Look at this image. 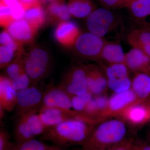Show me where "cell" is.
<instances>
[{
    "mask_svg": "<svg viewBox=\"0 0 150 150\" xmlns=\"http://www.w3.org/2000/svg\"><path fill=\"white\" fill-rule=\"evenodd\" d=\"M41 121L47 129L65 121L74 119H81L94 123L83 114L73 109L58 108H41L38 112Z\"/></svg>",
    "mask_w": 150,
    "mask_h": 150,
    "instance_id": "9",
    "label": "cell"
},
{
    "mask_svg": "<svg viewBox=\"0 0 150 150\" xmlns=\"http://www.w3.org/2000/svg\"><path fill=\"white\" fill-rule=\"evenodd\" d=\"M140 101L132 88L115 93L109 98L107 106L97 120V124L112 118L118 117L128 108Z\"/></svg>",
    "mask_w": 150,
    "mask_h": 150,
    "instance_id": "5",
    "label": "cell"
},
{
    "mask_svg": "<svg viewBox=\"0 0 150 150\" xmlns=\"http://www.w3.org/2000/svg\"><path fill=\"white\" fill-rule=\"evenodd\" d=\"M131 150H135V149H133V148H132V149H131Z\"/></svg>",
    "mask_w": 150,
    "mask_h": 150,
    "instance_id": "43",
    "label": "cell"
},
{
    "mask_svg": "<svg viewBox=\"0 0 150 150\" xmlns=\"http://www.w3.org/2000/svg\"><path fill=\"white\" fill-rule=\"evenodd\" d=\"M85 68L88 91L93 96L105 94L108 88L105 72L97 65H88Z\"/></svg>",
    "mask_w": 150,
    "mask_h": 150,
    "instance_id": "13",
    "label": "cell"
},
{
    "mask_svg": "<svg viewBox=\"0 0 150 150\" xmlns=\"http://www.w3.org/2000/svg\"><path fill=\"white\" fill-rule=\"evenodd\" d=\"M108 88L114 93L126 91L131 88L132 81L128 73V68L123 64L110 65L105 71Z\"/></svg>",
    "mask_w": 150,
    "mask_h": 150,
    "instance_id": "10",
    "label": "cell"
},
{
    "mask_svg": "<svg viewBox=\"0 0 150 150\" xmlns=\"http://www.w3.org/2000/svg\"><path fill=\"white\" fill-rule=\"evenodd\" d=\"M126 64L128 69L136 73L150 76V58L144 51L133 48L126 54Z\"/></svg>",
    "mask_w": 150,
    "mask_h": 150,
    "instance_id": "16",
    "label": "cell"
},
{
    "mask_svg": "<svg viewBox=\"0 0 150 150\" xmlns=\"http://www.w3.org/2000/svg\"><path fill=\"white\" fill-rule=\"evenodd\" d=\"M86 23L89 32L107 42H116L126 34V25L122 19L106 8L94 11L88 17Z\"/></svg>",
    "mask_w": 150,
    "mask_h": 150,
    "instance_id": "3",
    "label": "cell"
},
{
    "mask_svg": "<svg viewBox=\"0 0 150 150\" xmlns=\"http://www.w3.org/2000/svg\"><path fill=\"white\" fill-rule=\"evenodd\" d=\"M0 43L1 46H7L12 48L15 51H18V55H21L22 50L21 46L8 32L7 30H4L1 32L0 34Z\"/></svg>",
    "mask_w": 150,
    "mask_h": 150,
    "instance_id": "31",
    "label": "cell"
},
{
    "mask_svg": "<svg viewBox=\"0 0 150 150\" xmlns=\"http://www.w3.org/2000/svg\"><path fill=\"white\" fill-rule=\"evenodd\" d=\"M68 6L71 16L78 18L88 17L96 10L88 0H70Z\"/></svg>",
    "mask_w": 150,
    "mask_h": 150,
    "instance_id": "25",
    "label": "cell"
},
{
    "mask_svg": "<svg viewBox=\"0 0 150 150\" xmlns=\"http://www.w3.org/2000/svg\"><path fill=\"white\" fill-rule=\"evenodd\" d=\"M14 88L18 91L27 88L31 86V81L25 71L22 73L12 79L11 80Z\"/></svg>",
    "mask_w": 150,
    "mask_h": 150,
    "instance_id": "32",
    "label": "cell"
},
{
    "mask_svg": "<svg viewBox=\"0 0 150 150\" xmlns=\"http://www.w3.org/2000/svg\"><path fill=\"white\" fill-rule=\"evenodd\" d=\"M24 60L25 70L31 81V86H35L47 74L49 67L48 53L40 48H35Z\"/></svg>",
    "mask_w": 150,
    "mask_h": 150,
    "instance_id": "4",
    "label": "cell"
},
{
    "mask_svg": "<svg viewBox=\"0 0 150 150\" xmlns=\"http://www.w3.org/2000/svg\"><path fill=\"white\" fill-rule=\"evenodd\" d=\"M59 86L71 96L88 91L85 66H75L70 69L65 74Z\"/></svg>",
    "mask_w": 150,
    "mask_h": 150,
    "instance_id": "8",
    "label": "cell"
},
{
    "mask_svg": "<svg viewBox=\"0 0 150 150\" xmlns=\"http://www.w3.org/2000/svg\"><path fill=\"white\" fill-rule=\"evenodd\" d=\"M134 129H139L150 122V104L139 101L118 116Z\"/></svg>",
    "mask_w": 150,
    "mask_h": 150,
    "instance_id": "11",
    "label": "cell"
},
{
    "mask_svg": "<svg viewBox=\"0 0 150 150\" xmlns=\"http://www.w3.org/2000/svg\"><path fill=\"white\" fill-rule=\"evenodd\" d=\"M17 93L11 80L7 76H0V107L6 111L11 112L16 108L17 102Z\"/></svg>",
    "mask_w": 150,
    "mask_h": 150,
    "instance_id": "17",
    "label": "cell"
},
{
    "mask_svg": "<svg viewBox=\"0 0 150 150\" xmlns=\"http://www.w3.org/2000/svg\"><path fill=\"white\" fill-rule=\"evenodd\" d=\"M107 41L90 32L81 33L75 44L76 51L83 58L101 60L103 49Z\"/></svg>",
    "mask_w": 150,
    "mask_h": 150,
    "instance_id": "6",
    "label": "cell"
},
{
    "mask_svg": "<svg viewBox=\"0 0 150 150\" xmlns=\"http://www.w3.org/2000/svg\"><path fill=\"white\" fill-rule=\"evenodd\" d=\"M47 13L50 21L55 23L68 21L71 16L68 6L62 2L51 3L47 8Z\"/></svg>",
    "mask_w": 150,
    "mask_h": 150,
    "instance_id": "23",
    "label": "cell"
},
{
    "mask_svg": "<svg viewBox=\"0 0 150 150\" xmlns=\"http://www.w3.org/2000/svg\"><path fill=\"white\" fill-rule=\"evenodd\" d=\"M73 109L71 96L60 87L49 86L43 92L41 108Z\"/></svg>",
    "mask_w": 150,
    "mask_h": 150,
    "instance_id": "12",
    "label": "cell"
},
{
    "mask_svg": "<svg viewBox=\"0 0 150 150\" xmlns=\"http://www.w3.org/2000/svg\"><path fill=\"white\" fill-rule=\"evenodd\" d=\"M126 6L131 9L137 26L150 29V0H129Z\"/></svg>",
    "mask_w": 150,
    "mask_h": 150,
    "instance_id": "19",
    "label": "cell"
},
{
    "mask_svg": "<svg viewBox=\"0 0 150 150\" xmlns=\"http://www.w3.org/2000/svg\"><path fill=\"white\" fill-rule=\"evenodd\" d=\"M108 99L109 98L104 94L93 96L83 114L97 124L98 118L107 106Z\"/></svg>",
    "mask_w": 150,
    "mask_h": 150,
    "instance_id": "22",
    "label": "cell"
},
{
    "mask_svg": "<svg viewBox=\"0 0 150 150\" xmlns=\"http://www.w3.org/2000/svg\"><path fill=\"white\" fill-rule=\"evenodd\" d=\"M43 92L35 86L18 91L17 102L16 107L17 118L28 112H39L42 106Z\"/></svg>",
    "mask_w": 150,
    "mask_h": 150,
    "instance_id": "7",
    "label": "cell"
},
{
    "mask_svg": "<svg viewBox=\"0 0 150 150\" xmlns=\"http://www.w3.org/2000/svg\"><path fill=\"white\" fill-rule=\"evenodd\" d=\"M14 138L16 143H20L35 138L32 128L25 115L18 118L14 129Z\"/></svg>",
    "mask_w": 150,
    "mask_h": 150,
    "instance_id": "24",
    "label": "cell"
},
{
    "mask_svg": "<svg viewBox=\"0 0 150 150\" xmlns=\"http://www.w3.org/2000/svg\"><path fill=\"white\" fill-rule=\"evenodd\" d=\"M133 148L135 150H150V144L143 141L134 140Z\"/></svg>",
    "mask_w": 150,
    "mask_h": 150,
    "instance_id": "39",
    "label": "cell"
},
{
    "mask_svg": "<svg viewBox=\"0 0 150 150\" xmlns=\"http://www.w3.org/2000/svg\"><path fill=\"white\" fill-rule=\"evenodd\" d=\"M128 124L120 118H112L98 123L81 150H104L124 142Z\"/></svg>",
    "mask_w": 150,
    "mask_h": 150,
    "instance_id": "2",
    "label": "cell"
},
{
    "mask_svg": "<svg viewBox=\"0 0 150 150\" xmlns=\"http://www.w3.org/2000/svg\"><path fill=\"white\" fill-rule=\"evenodd\" d=\"M134 141V139L132 137L128 138L121 144L104 150H131Z\"/></svg>",
    "mask_w": 150,
    "mask_h": 150,
    "instance_id": "36",
    "label": "cell"
},
{
    "mask_svg": "<svg viewBox=\"0 0 150 150\" xmlns=\"http://www.w3.org/2000/svg\"><path fill=\"white\" fill-rule=\"evenodd\" d=\"M6 69V76L11 80L12 79L25 71L24 60L19 56L15 60L11 62Z\"/></svg>",
    "mask_w": 150,
    "mask_h": 150,
    "instance_id": "29",
    "label": "cell"
},
{
    "mask_svg": "<svg viewBox=\"0 0 150 150\" xmlns=\"http://www.w3.org/2000/svg\"><path fill=\"white\" fill-rule=\"evenodd\" d=\"M96 124L81 119H74L47 129L40 139L60 146H80L88 140Z\"/></svg>",
    "mask_w": 150,
    "mask_h": 150,
    "instance_id": "1",
    "label": "cell"
},
{
    "mask_svg": "<svg viewBox=\"0 0 150 150\" xmlns=\"http://www.w3.org/2000/svg\"><path fill=\"white\" fill-rule=\"evenodd\" d=\"M15 51L7 46L0 47V67L1 69L6 68L12 62L14 55Z\"/></svg>",
    "mask_w": 150,
    "mask_h": 150,
    "instance_id": "33",
    "label": "cell"
},
{
    "mask_svg": "<svg viewBox=\"0 0 150 150\" xmlns=\"http://www.w3.org/2000/svg\"><path fill=\"white\" fill-rule=\"evenodd\" d=\"M93 97V96L88 91L80 95L71 96L72 109L83 114L86 106Z\"/></svg>",
    "mask_w": 150,
    "mask_h": 150,
    "instance_id": "28",
    "label": "cell"
},
{
    "mask_svg": "<svg viewBox=\"0 0 150 150\" xmlns=\"http://www.w3.org/2000/svg\"><path fill=\"white\" fill-rule=\"evenodd\" d=\"M131 88L140 101L150 104V76L137 73L132 81Z\"/></svg>",
    "mask_w": 150,
    "mask_h": 150,
    "instance_id": "20",
    "label": "cell"
},
{
    "mask_svg": "<svg viewBox=\"0 0 150 150\" xmlns=\"http://www.w3.org/2000/svg\"><path fill=\"white\" fill-rule=\"evenodd\" d=\"M15 20L7 6L2 2L0 3V24L2 27L7 28L12 22Z\"/></svg>",
    "mask_w": 150,
    "mask_h": 150,
    "instance_id": "34",
    "label": "cell"
},
{
    "mask_svg": "<svg viewBox=\"0 0 150 150\" xmlns=\"http://www.w3.org/2000/svg\"><path fill=\"white\" fill-rule=\"evenodd\" d=\"M23 18L38 30L45 23L46 15L41 5H39L25 11Z\"/></svg>",
    "mask_w": 150,
    "mask_h": 150,
    "instance_id": "26",
    "label": "cell"
},
{
    "mask_svg": "<svg viewBox=\"0 0 150 150\" xmlns=\"http://www.w3.org/2000/svg\"><path fill=\"white\" fill-rule=\"evenodd\" d=\"M126 38L133 48L144 51L150 58V29L137 26L129 30Z\"/></svg>",
    "mask_w": 150,
    "mask_h": 150,
    "instance_id": "18",
    "label": "cell"
},
{
    "mask_svg": "<svg viewBox=\"0 0 150 150\" xmlns=\"http://www.w3.org/2000/svg\"><path fill=\"white\" fill-rule=\"evenodd\" d=\"M106 5L110 7L119 6H127L129 0H101Z\"/></svg>",
    "mask_w": 150,
    "mask_h": 150,
    "instance_id": "38",
    "label": "cell"
},
{
    "mask_svg": "<svg viewBox=\"0 0 150 150\" xmlns=\"http://www.w3.org/2000/svg\"><path fill=\"white\" fill-rule=\"evenodd\" d=\"M11 141L9 134L5 129H1L0 130V150H10L14 144Z\"/></svg>",
    "mask_w": 150,
    "mask_h": 150,
    "instance_id": "35",
    "label": "cell"
},
{
    "mask_svg": "<svg viewBox=\"0 0 150 150\" xmlns=\"http://www.w3.org/2000/svg\"><path fill=\"white\" fill-rule=\"evenodd\" d=\"M7 29L12 37L21 46L31 42L37 30L24 18L14 21Z\"/></svg>",
    "mask_w": 150,
    "mask_h": 150,
    "instance_id": "15",
    "label": "cell"
},
{
    "mask_svg": "<svg viewBox=\"0 0 150 150\" xmlns=\"http://www.w3.org/2000/svg\"><path fill=\"white\" fill-rule=\"evenodd\" d=\"M44 141L36 139L20 143H15L10 150H47L50 147Z\"/></svg>",
    "mask_w": 150,
    "mask_h": 150,
    "instance_id": "27",
    "label": "cell"
},
{
    "mask_svg": "<svg viewBox=\"0 0 150 150\" xmlns=\"http://www.w3.org/2000/svg\"><path fill=\"white\" fill-rule=\"evenodd\" d=\"M48 1H51L52 2H62L63 0H48Z\"/></svg>",
    "mask_w": 150,
    "mask_h": 150,
    "instance_id": "42",
    "label": "cell"
},
{
    "mask_svg": "<svg viewBox=\"0 0 150 150\" xmlns=\"http://www.w3.org/2000/svg\"><path fill=\"white\" fill-rule=\"evenodd\" d=\"M47 150H65L63 147L57 145H54L53 146H50Z\"/></svg>",
    "mask_w": 150,
    "mask_h": 150,
    "instance_id": "40",
    "label": "cell"
},
{
    "mask_svg": "<svg viewBox=\"0 0 150 150\" xmlns=\"http://www.w3.org/2000/svg\"><path fill=\"white\" fill-rule=\"evenodd\" d=\"M1 2L7 6L15 20L24 18L25 11L18 0H1Z\"/></svg>",
    "mask_w": 150,
    "mask_h": 150,
    "instance_id": "30",
    "label": "cell"
},
{
    "mask_svg": "<svg viewBox=\"0 0 150 150\" xmlns=\"http://www.w3.org/2000/svg\"><path fill=\"white\" fill-rule=\"evenodd\" d=\"M81 31L77 25L74 22H62L58 24L55 29L54 36L58 43L67 47L75 45L81 35Z\"/></svg>",
    "mask_w": 150,
    "mask_h": 150,
    "instance_id": "14",
    "label": "cell"
},
{
    "mask_svg": "<svg viewBox=\"0 0 150 150\" xmlns=\"http://www.w3.org/2000/svg\"><path fill=\"white\" fill-rule=\"evenodd\" d=\"M25 11L33 7L41 5L39 0H18Z\"/></svg>",
    "mask_w": 150,
    "mask_h": 150,
    "instance_id": "37",
    "label": "cell"
},
{
    "mask_svg": "<svg viewBox=\"0 0 150 150\" xmlns=\"http://www.w3.org/2000/svg\"><path fill=\"white\" fill-rule=\"evenodd\" d=\"M101 60H104L109 65L115 64L126 65V54L119 43L115 42H107L103 47Z\"/></svg>",
    "mask_w": 150,
    "mask_h": 150,
    "instance_id": "21",
    "label": "cell"
},
{
    "mask_svg": "<svg viewBox=\"0 0 150 150\" xmlns=\"http://www.w3.org/2000/svg\"><path fill=\"white\" fill-rule=\"evenodd\" d=\"M6 110L0 107V119L1 121L3 120V118L5 115V113Z\"/></svg>",
    "mask_w": 150,
    "mask_h": 150,
    "instance_id": "41",
    "label": "cell"
}]
</instances>
